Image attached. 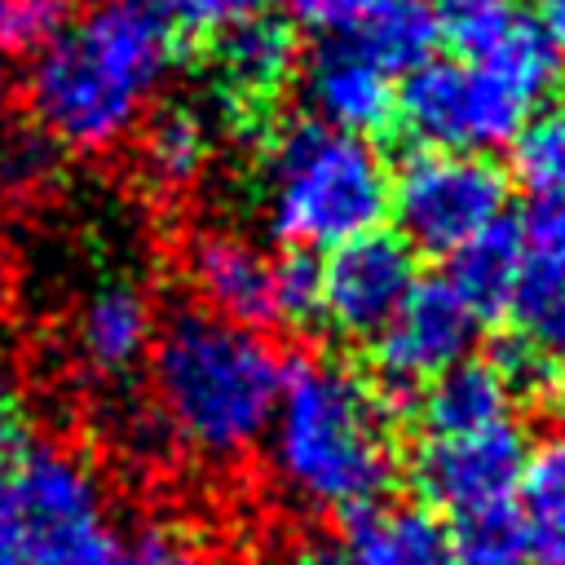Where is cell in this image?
<instances>
[{
  "label": "cell",
  "mask_w": 565,
  "mask_h": 565,
  "mask_svg": "<svg viewBox=\"0 0 565 565\" xmlns=\"http://www.w3.org/2000/svg\"><path fill=\"white\" fill-rule=\"evenodd\" d=\"M177 71V31L150 0H93L31 57V124L75 154L124 146Z\"/></svg>",
  "instance_id": "cell-1"
},
{
  "label": "cell",
  "mask_w": 565,
  "mask_h": 565,
  "mask_svg": "<svg viewBox=\"0 0 565 565\" xmlns=\"http://www.w3.org/2000/svg\"><path fill=\"white\" fill-rule=\"evenodd\" d=\"M446 31L459 53L406 71L397 110L424 146L490 154L539 115L556 79L552 40L508 0H450Z\"/></svg>",
  "instance_id": "cell-2"
},
{
  "label": "cell",
  "mask_w": 565,
  "mask_h": 565,
  "mask_svg": "<svg viewBox=\"0 0 565 565\" xmlns=\"http://www.w3.org/2000/svg\"><path fill=\"white\" fill-rule=\"evenodd\" d=\"M260 446L278 494L309 516L353 521L380 508L397 477L384 393L331 358L287 366Z\"/></svg>",
  "instance_id": "cell-3"
},
{
  "label": "cell",
  "mask_w": 565,
  "mask_h": 565,
  "mask_svg": "<svg viewBox=\"0 0 565 565\" xmlns=\"http://www.w3.org/2000/svg\"><path fill=\"white\" fill-rule=\"evenodd\" d=\"M282 375V353L256 327L207 309L172 313L150 344L154 415L203 463H238L260 446Z\"/></svg>",
  "instance_id": "cell-4"
},
{
  "label": "cell",
  "mask_w": 565,
  "mask_h": 565,
  "mask_svg": "<svg viewBox=\"0 0 565 565\" xmlns=\"http://www.w3.org/2000/svg\"><path fill=\"white\" fill-rule=\"evenodd\" d=\"M388 216V163L362 137L322 119L274 128L260 150V221L296 252H331Z\"/></svg>",
  "instance_id": "cell-5"
},
{
  "label": "cell",
  "mask_w": 565,
  "mask_h": 565,
  "mask_svg": "<svg viewBox=\"0 0 565 565\" xmlns=\"http://www.w3.org/2000/svg\"><path fill=\"white\" fill-rule=\"evenodd\" d=\"M22 565H115L119 534L97 472L62 441H26L13 472Z\"/></svg>",
  "instance_id": "cell-6"
},
{
  "label": "cell",
  "mask_w": 565,
  "mask_h": 565,
  "mask_svg": "<svg viewBox=\"0 0 565 565\" xmlns=\"http://www.w3.org/2000/svg\"><path fill=\"white\" fill-rule=\"evenodd\" d=\"M190 291L207 313L238 327L318 322V265L305 252L274 256L238 230H199L185 247Z\"/></svg>",
  "instance_id": "cell-7"
},
{
  "label": "cell",
  "mask_w": 565,
  "mask_h": 565,
  "mask_svg": "<svg viewBox=\"0 0 565 565\" xmlns=\"http://www.w3.org/2000/svg\"><path fill=\"white\" fill-rule=\"evenodd\" d=\"M508 181L494 159L472 150H419L388 177V212L406 247L455 256L503 221Z\"/></svg>",
  "instance_id": "cell-8"
},
{
  "label": "cell",
  "mask_w": 565,
  "mask_h": 565,
  "mask_svg": "<svg viewBox=\"0 0 565 565\" xmlns=\"http://www.w3.org/2000/svg\"><path fill=\"white\" fill-rule=\"evenodd\" d=\"M525 455L530 446L512 419L468 433H428L415 450V486L450 521L512 512Z\"/></svg>",
  "instance_id": "cell-9"
},
{
  "label": "cell",
  "mask_w": 565,
  "mask_h": 565,
  "mask_svg": "<svg viewBox=\"0 0 565 565\" xmlns=\"http://www.w3.org/2000/svg\"><path fill=\"white\" fill-rule=\"evenodd\" d=\"M411 287V247L388 230H366L318 265V318L344 340H375Z\"/></svg>",
  "instance_id": "cell-10"
},
{
  "label": "cell",
  "mask_w": 565,
  "mask_h": 565,
  "mask_svg": "<svg viewBox=\"0 0 565 565\" xmlns=\"http://www.w3.org/2000/svg\"><path fill=\"white\" fill-rule=\"evenodd\" d=\"M481 313L450 278H415L397 313L375 335V362L388 384H428L472 358Z\"/></svg>",
  "instance_id": "cell-11"
},
{
  "label": "cell",
  "mask_w": 565,
  "mask_h": 565,
  "mask_svg": "<svg viewBox=\"0 0 565 565\" xmlns=\"http://www.w3.org/2000/svg\"><path fill=\"white\" fill-rule=\"evenodd\" d=\"M393 79L397 75H388L353 40V31H331L305 62V102L313 106V119L366 137L380 124H388L397 106Z\"/></svg>",
  "instance_id": "cell-12"
},
{
  "label": "cell",
  "mask_w": 565,
  "mask_h": 565,
  "mask_svg": "<svg viewBox=\"0 0 565 565\" xmlns=\"http://www.w3.org/2000/svg\"><path fill=\"white\" fill-rule=\"evenodd\" d=\"M282 565H450L446 530L415 508H371L340 534L300 543Z\"/></svg>",
  "instance_id": "cell-13"
},
{
  "label": "cell",
  "mask_w": 565,
  "mask_h": 565,
  "mask_svg": "<svg viewBox=\"0 0 565 565\" xmlns=\"http://www.w3.org/2000/svg\"><path fill=\"white\" fill-rule=\"evenodd\" d=\"M159 318L137 282H102L75 318V353L84 371L102 380H124L154 344Z\"/></svg>",
  "instance_id": "cell-14"
},
{
  "label": "cell",
  "mask_w": 565,
  "mask_h": 565,
  "mask_svg": "<svg viewBox=\"0 0 565 565\" xmlns=\"http://www.w3.org/2000/svg\"><path fill=\"white\" fill-rule=\"evenodd\" d=\"M512 521L530 565H565V437H547L525 455Z\"/></svg>",
  "instance_id": "cell-15"
},
{
  "label": "cell",
  "mask_w": 565,
  "mask_h": 565,
  "mask_svg": "<svg viewBox=\"0 0 565 565\" xmlns=\"http://www.w3.org/2000/svg\"><path fill=\"white\" fill-rule=\"evenodd\" d=\"M212 159V124L199 106H163L141 119L137 168L159 194H185Z\"/></svg>",
  "instance_id": "cell-16"
},
{
  "label": "cell",
  "mask_w": 565,
  "mask_h": 565,
  "mask_svg": "<svg viewBox=\"0 0 565 565\" xmlns=\"http://www.w3.org/2000/svg\"><path fill=\"white\" fill-rule=\"evenodd\" d=\"M216 71H221V84L243 97V102H265L274 97L291 71H296V40L291 31L278 22V18H265V13H252L243 18L238 26L221 31V44H216Z\"/></svg>",
  "instance_id": "cell-17"
},
{
  "label": "cell",
  "mask_w": 565,
  "mask_h": 565,
  "mask_svg": "<svg viewBox=\"0 0 565 565\" xmlns=\"http://www.w3.org/2000/svg\"><path fill=\"white\" fill-rule=\"evenodd\" d=\"M512 371L494 362L463 358L437 380H428L424 397V424L428 433H468V428H490L512 419Z\"/></svg>",
  "instance_id": "cell-18"
},
{
  "label": "cell",
  "mask_w": 565,
  "mask_h": 565,
  "mask_svg": "<svg viewBox=\"0 0 565 565\" xmlns=\"http://www.w3.org/2000/svg\"><path fill=\"white\" fill-rule=\"evenodd\" d=\"M349 31L388 75H406L433 57L441 18L424 0H375Z\"/></svg>",
  "instance_id": "cell-19"
},
{
  "label": "cell",
  "mask_w": 565,
  "mask_h": 565,
  "mask_svg": "<svg viewBox=\"0 0 565 565\" xmlns=\"http://www.w3.org/2000/svg\"><path fill=\"white\" fill-rule=\"evenodd\" d=\"M450 282L472 300V309L481 318H494L503 309H512L516 296V274H521V252H516V230H508L503 221L494 230H486L481 238H472L468 247H459L450 256Z\"/></svg>",
  "instance_id": "cell-20"
},
{
  "label": "cell",
  "mask_w": 565,
  "mask_h": 565,
  "mask_svg": "<svg viewBox=\"0 0 565 565\" xmlns=\"http://www.w3.org/2000/svg\"><path fill=\"white\" fill-rule=\"evenodd\" d=\"M521 282H561L565 278V194H539L516 225Z\"/></svg>",
  "instance_id": "cell-21"
},
{
  "label": "cell",
  "mask_w": 565,
  "mask_h": 565,
  "mask_svg": "<svg viewBox=\"0 0 565 565\" xmlns=\"http://www.w3.org/2000/svg\"><path fill=\"white\" fill-rule=\"evenodd\" d=\"M516 168L534 194H565V106L534 115L521 128Z\"/></svg>",
  "instance_id": "cell-22"
},
{
  "label": "cell",
  "mask_w": 565,
  "mask_h": 565,
  "mask_svg": "<svg viewBox=\"0 0 565 565\" xmlns=\"http://www.w3.org/2000/svg\"><path fill=\"white\" fill-rule=\"evenodd\" d=\"M71 0H0V57H35L71 22Z\"/></svg>",
  "instance_id": "cell-23"
},
{
  "label": "cell",
  "mask_w": 565,
  "mask_h": 565,
  "mask_svg": "<svg viewBox=\"0 0 565 565\" xmlns=\"http://www.w3.org/2000/svg\"><path fill=\"white\" fill-rule=\"evenodd\" d=\"M512 309L525 327L530 349L547 366H565V278L561 282H521Z\"/></svg>",
  "instance_id": "cell-24"
},
{
  "label": "cell",
  "mask_w": 565,
  "mask_h": 565,
  "mask_svg": "<svg viewBox=\"0 0 565 565\" xmlns=\"http://www.w3.org/2000/svg\"><path fill=\"white\" fill-rule=\"evenodd\" d=\"M446 547H450V565H521L525 561L512 512L450 521Z\"/></svg>",
  "instance_id": "cell-25"
},
{
  "label": "cell",
  "mask_w": 565,
  "mask_h": 565,
  "mask_svg": "<svg viewBox=\"0 0 565 565\" xmlns=\"http://www.w3.org/2000/svg\"><path fill=\"white\" fill-rule=\"evenodd\" d=\"M57 154L40 128L9 132L0 141V190H44L57 177Z\"/></svg>",
  "instance_id": "cell-26"
},
{
  "label": "cell",
  "mask_w": 565,
  "mask_h": 565,
  "mask_svg": "<svg viewBox=\"0 0 565 565\" xmlns=\"http://www.w3.org/2000/svg\"><path fill=\"white\" fill-rule=\"evenodd\" d=\"M159 18L172 31H194V35H221L238 26L243 18L260 13L265 0H150Z\"/></svg>",
  "instance_id": "cell-27"
},
{
  "label": "cell",
  "mask_w": 565,
  "mask_h": 565,
  "mask_svg": "<svg viewBox=\"0 0 565 565\" xmlns=\"http://www.w3.org/2000/svg\"><path fill=\"white\" fill-rule=\"evenodd\" d=\"M115 565H207V552L181 525H146L132 543H119Z\"/></svg>",
  "instance_id": "cell-28"
},
{
  "label": "cell",
  "mask_w": 565,
  "mask_h": 565,
  "mask_svg": "<svg viewBox=\"0 0 565 565\" xmlns=\"http://www.w3.org/2000/svg\"><path fill=\"white\" fill-rule=\"evenodd\" d=\"M282 4H287V13L296 22L331 35V31H349L375 0H282Z\"/></svg>",
  "instance_id": "cell-29"
},
{
  "label": "cell",
  "mask_w": 565,
  "mask_h": 565,
  "mask_svg": "<svg viewBox=\"0 0 565 565\" xmlns=\"http://www.w3.org/2000/svg\"><path fill=\"white\" fill-rule=\"evenodd\" d=\"M22 437V393L18 380L0 366V455Z\"/></svg>",
  "instance_id": "cell-30"
},
{
  "label": "cell",
  "mask_w": 565,
  "mask_h": 565,
  "mask_svg": "<svg viewBox=\"0 0 565 565\" xmlns=\"http://www.w3.org/2000/svg\"><path fill=\"white\" fill-rule=\"evenodd\" d=\"M0 565H22V534H18L9 472H0Z\"/></svg>",
  "instance_id": "cell-31"
},
{
  "label": "cell",
  "mask_w": 565,
  "mask_h": 565,
  "mask_svg": "<svg viewBox=\"0 0 565 565\" xmlns=\"http://www.w3.org/2000/svg\"><path fill=\"white\" fill-rule=\"evenodd\" d=\"M547 40H552V53H556V66L565 71V0H552L547 4Z\"/></svg>",
  "instance_id": "cell-32"
},
{
  "label": "cell",
  "mask_w": 565,
  "mask_h": 565,
  "mask_svg": "<svg viewBox=\"0 0 565 565\" xmlns=\"http://www.w3.org/2000/svg\"><path fill=\"white\" fill-rule=\"evenodd\" d=\"M9 97H13V71H9V57H0V110Z\"/></svg>",
  "instance_id": "cell-33"
},
{
  "label": "cell",
  "mask_w": 565,
  "mask_h": 565,
  "mask_svg": "<svg viewBox=\"0 0 565 565\" xmlns=\"http://www.w3.org/2000/svg\"><path fill=\"white\" fill-rule=\"evenodd\" d=\"M4 221H9V212H4V190H0V243H4Z\"/></svg>",
  "instance_id": "cell-34"
}]
</instances>
